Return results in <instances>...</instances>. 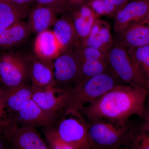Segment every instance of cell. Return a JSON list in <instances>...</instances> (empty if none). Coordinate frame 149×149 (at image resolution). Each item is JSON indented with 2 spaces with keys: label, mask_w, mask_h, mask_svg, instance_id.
<instances>
[{
  "label": "cell",
  "mask_w": 149,
  "mask_h": 149,
  "mask_svg": "<svg viewBox=\"0 0 149 149\" xmlns=\"http://www.w3.org/2000/svg\"><path fill=\"white\" fill-rule=\"evenodd\" d=\"M79 62L82 78L81 85L87 79L106 72L110 68L107 59L85 60Z\"/></svg>",
  "instance_id": "7402d4cb"
},
{
  "label": "cell",
  "mask_w": 149,
  "mask_h": 149,
  "mask_svg": "<svg viewBox=\"0 0 149 149\" xmlns=\"http://www.w3.org/2000/svg\"><path fill=\"white\" fill-rule=\"evenodd\" d=\"M148 93L146 88L119 85L79 110L89 122L104 120L125 126L131 116L142 117Z\"/></svg>",
  "instance_id": "6da1fadb"
},
{
  "label": "cell",
  "mask_w": 149,
  "mask_h": 149,
  "mask_svg": "<svg viewBox=\"0 0 149 149\" xmlns=\"http://www.w3.org/2000/svg\"><path fill=\"white\" fill-rule=\"evenodd\" d=\"M28 55L13 50L0 52V88L30 83Z\"/></svg>",
  "instance_id": "277c9868"
},
{
  "label": "cell",
  "mask_w": 149,
  "mask_h": 149,
  "mask_svg": "<svg viewBox=\"0 0 149 149\" xmlns=\"http://www.w3.org/2000/svg\"><path fill=\"white\" fill-rule=\"evenodd\" d=\"M142 118L143 121L141 127L143 130L149 133V101L146 102Z\"/></svg>",
  "instance_id": "f546056e"
},
{
  "label": "cell",
  "mask_w": 149,
  "mask_h": 149,
  "mask_svg": "<svg viewBox=\"0 0 149 149\" xmlns=\"http://www.w3.org/2000/svg\"><path fill=\"white\" fill-rule=\"evenodd\" d=\"M30 9L0 1V32L27 17Z\"/></svg>",
  "instance_id": "44dd1931"
},
{
  "label": "cell",
  "mask_w": 149,
  "mask_h": 149,
  "mask_svg": "<svg viewBox=\"0 0 149 149\" xmlns=\"http://www.w3.org/2000/svg\"><path fill=\"white\" fill-rule=\"evenodd\" d=\"M114 17V32L118 34L132 24L149 18V0H130Z\"/></svg>",
  "instance_id": "30bf717a"
},
{
  "label": "cell",
  "mask_w": 149,
  "mask_h": 149,
  "mask_svg": "<svg viewBox=\"0 0 149 149\" xmlns=\"http://www.w3.org/2000/svg\"><path fill=\"white\" fill-rule=\"evenodd\" d=\"M33 90L32 100L44 110L56 113L65 109L72 93L54 87Z\"/></svg>",
  "instance_id": "8fae6325"
},
{
  "label": "cell",
  "mask_w": 149,
  "mask_h": 149,
  "mask_svg": "<svg viewBox=\"0 0 149 149\" xmlns=\"http://www.w3.org/2000/svg\"><path fill=\"white\" fill-rule=\"evenodd\" d=\"M59 118V113L44 110L32 99L8 120L19 126L47 128L55 126Z\"/></svg>",
  "instance_id": "9c48e42d"
},
{
  "label": "cell",
  "mask_w": 149,
  "mask_h": 149,
  "mask_svg": "<svg viewBox=\"0 0 149 149\" xmlns=\"http://www.w3.org/2000/svg\"><path fill=\"white\" fill-rule=\"evenodd\" d=\"M0 1L7 2L19 6L29 7V5L31 3L34 2L35 0H0Z\"/></svg>",
  "instance_id": "1f68e13d"
},
{
  "label": "cell",
  "mask_w": 149,
  "mask_h": 149,
  "mask_svg": "<svg viewBox=\"0 0 149 149\" xmlns=\"http://www.w3.org/2000/svg\"><path fill=\"white\" fill-rule=\"evenodd\" d=\"M5 141L0 136V149H5L3 142Z\"/></svg>",
  "instance_id": "836d02e7"
},
{
  "label": "cell",
  "mask_w": 149,
  "mask_h": 149,
  "mask_svg": "<svg viewBox=\"0 0 149 149\" xmlns=\"http://www.w3.org/2000/svg\"><path fill=\"white\" fill-rule=\"evenodd\" d=\"M52 30L61 47L62 53L73 48L75 42V32L68 15L63 14L58 18Z\"/></svg>",
  "instance_id": "ffe728a7"
},
{
  "label": "cell",
  "mask_w": 149,
  "mask_h": 149,
  "mask_svg": "<svg viewBox=\"0 0 149 149\" xmlns=\"http://www.w3.org/2000/svg\"><path fill=\"white\" fill-rule=\"evenodd\" d=\"M107 56L110 68L118 79L128 85L148 90L146 80L127 48L114 42Z\"/></svg>",
  "instance_id": "5b68a950"
},
{
  "label": "cell",
  "mask_w": 149,
  "mask_h": 149,
  "mask_svg": "<svg viewBox=\"0 0 149 149\" xmlns=\"http://www.w3.org/2000/svg\"><path fill=\"white\" fill-rule=\"evenodd\" d=\"M54 126L60 138L76 149H92L88 123L79 110H64Z\"/></svg>",
  "instance_id": "3957f363"
},
{
  "label": "cell",
  "mask_w": 149,
  "mask_h": 149,
  "mask_svg": "<svg viewBox=\"0 0 149 149\" xmlns=\"http://www.w3.org/2000/svg\"><path fill=\"white\" fill-rule=\"evenodd\" d=\"M92 149H97V148H93Z\"/></svg>",
  "instance_id": "d590c367"
},
{
  "label": "cell",
  "mask_w": 149,
  "mask_h": 149,
  "mask_svg": "<svg viewBox=\"0 0 149 149\" xmlns=\"http://www.w3.org/2000/svg\"><path fill=\"white\" fill-rule=\"evenodd\" d=\"M105 7L106 16L114 17L116 12L113 0H102Z\"/></svg>",
  "instance_id": "f1b7e54d"
},
{
  "label": "cell",
  "mask_w": 149,
  "mask_h": 149,
  "mask_svg": "<svg viewBox=\"0 0 149 149\" xmlns=\"http://www.w3.org/2000/svg\"><path fill=\"white\" fill-rule=\"evenodd\" d=\"M0 136L13 149H49L35 128L19 126L8 119L0 126Z\"/></svg>",
  "instance_id": "ba28073f"
},
{
  "label": "cell",
  "mask_w": 149,
  "mask_h": 149,
  "mask_svg": "<svg viewBox=\"0 0 149 149\" xmlns=\"http://www.w3.org/2000/svg\"><path fill=\"white\" fill-rule=\"evenodd\" d=\"M89 0H64L66 14L72 12L88 3Z\"/></svg>",
  "instance_id": "83f0119b"
},
{
  "label": "cell",
  "mask_w": 149,
  "mask_h": 149,
  "mask_svg": "<svg viewBox=\"0 0 149 149\" xmlns=\"http://www.w3.org/2000/svg\"><path fill=\"white\" fill-rule=\"evenodd\" d=\"M34 2L36 5L50 8L57 13H66L64 0H35Z\"/></svg>",
  "instance_id": "484cf974"
},
{
  "label": "cell",
  "mask_w": 149,
  "mask_h": 149,
  "mask_svg": "<svg viewBox=\"0 0 149 149\" xmlns=\"http://www.w3.org/2000/svg\"><path fill=\"white\" fill-rule=\"evenodd\" d=\"M130 1V0H113L116 12L122 8Z\"/></svg>",
  "instance_id": "d6a6232c"
},
{
  "label": "cell",
  "mask_w": 149,
  "mask_h": 149,
  "mask_svg": "<svg viewBox=\"0 0 149 149\" xmlns=\"http://www.w3.org/2000/svg\"><path fill=\"white\" fill-rule=\"evenodd\" d=\"M67 14L71 18L75 32L74 47L81 46L88 38L97 19L95 15L88 4Z\"/></svg>",
  "instance_id": "9a60e30c"
},
{
  "label": "cell",
  "mask_w": 149,
  "mask_h": 149,
  "mask_svg": "<svg viewBox=\"0 0 149 149\" xmlns=\"http://www.w3.org/2000/svg\"><path fill=\"white\" fill-rule=\"evenodd\" d=\"M115 43L125 48L149 45V18L128 26L117 34Z\"/></svg>",
  "instance_id": "4fadbf2b"
},
{
  "label": "cell",
  "mask_w": 149,
  "mask_h": 149,
  "mask_svg": "<svg viewBox=\"0 0 149 149\" xmlns=\"http://www.w3.org/2000/svg\"><path fill=\"white\" fill-rule=\"evenodd\" d=\"M118 148H116V149H118Z\"/></svg>",
  "instance_id": "e575fe53"
},
{
  "label": "cell",
  "mask_w": 149,
  "mask_h": 149,
  "mask_svg": "<svg viewBox=\"0 0 149 149\" xmlns=\"http://www.w3.org/2000/svg\"><path fill=\"white\" fill-rule=\"evenodd\" d=\"M56 13L45 6L36 5L30 8L27 23L32 33L37 35L53 27L58 19Z\"/></svg>",
  "instance_id": "ac0fdd59"
},
{
  "label": "cell",
  "mask_w": 149,
  "mask_h": 149,
  "mask_svg": "<svg viewBox=\"0 0 149 149\" xmlns=\"http://www.w3.org/2000/svg\"><path fill=\"white\" fill-rule=\"evenodd\" d=\"M44 133L49 149H76L60 138L54 126L45 128Z\"/></svg>",
  "instance_id": "d4e9b609"
},
{
  "label": "cell",
  "mask_w": 149,
  "mask_h": 149,
  "mask_svg": "<svg viewBox=\"0 0 149 149\" xmlns=\"http://www.w3.org/2000/svg\"><path fill=\"white\" fill-rule=\"evenodd\" d=\"M8 119V115L6 111L4 104L1 96L0 90V126Z\"/></svg>",
  "instance_id": "4dcf8cb0"
},
{
  "label": "cell",
  "mask_w": 149,
  "mask_h": 149,
  "mask_svg": "<svg viewBox=\"0 0 149 149\" xmlns=\"http://www.w3.org/2000/svg\"><path fill=\"white\" fill-rule=\"evenodd\" d=\"M114 43L109 24L97 18L88 38L81 46L93 47L107 54Z\"/></svg>",
  "instance_id": "d6986e66"
},
{
  "label": "cell",
  "mask_w": 149,
  "mask_h": 149,
  "mask_svg": "<svg viewBox=\"0 0 149 149\" xmlns=\"http://www.w3.org/2000/svg\"><path fill=\"white\" fill-rule=\"evenodd\" d=\"M118 80L110 68L106 72L87 79L71 93L65 109L79 110L120 85Z\"/></svg>",
  "instance_id": "7a4b0ae2"
},
{
  "label": "cell",
  "mask_w": 149,
  "mask_h": 149,
  "mask_svg": "<svg viewBox=\"0 0 149 149\" xmlns=\"http://www.w3.org/2000/svg\"><path fill=\"white\" fill-rule=\"evenodd\" d=\"M127 142L129 149H149V133L141 126L135 128L132 126Z\"/></svg>",
  "instance_id": "cb8c5ba5"
},
{
  "label": "cell",
  "mask_w": 149,
  "mask_h": 149,
  "mask_svg": "<svg viewBox=\"0 0 149 149\" xmlns=\"http://www.w3.org/2000/svg\"><path fill=\"white\" fill-rule=\"evenodd\" d=\"M32 32L27 22L19 21L0 32V52L13 50L26 42Z\"/></svg>",
  "instance_id": "2e32d148"
},
{
  "label": "cell",
  "mask_w": 149,
  "mask_h": 149,
  "mask_svg": "<svg viewBox=\"0 0 149 149\" xmlns=\"http://www.w3.org/2000/svg\"><path fill=\"white\" fill-rule=\"evenodd\" d=\"M88 4L94 12L97 18L106 15L104 6L102 0H89Z\"/></svg>",
  "instance_id": "4316f807"
},
{
  "label": "cell",
  "mask_w": 149,
  "mask_h": 149,
  "mask_svg": "<svg viewBox=\"0 0 149 149\" xmlns=\"http://www.w3.org/2000/svg\"><path fill=\"white\" fill-rule=\"evenodd\" d=\"M53 65L54 88L72 92L81 85L80 63L72 49L59 56Z\"/></svg>",
  "instance_id": "52a82bcc"
},
{
  "label": "cell",
  "mask_w": 149,
  "mask_h": 149,
  "mask_svg": "<svg viewBox=\"0 0 149 149\" xmlns=\"http://www.w3.org/2000/svg\"><path fill=\"white\" fill-rule=\"evenodd\" d=\"M127 49L146 78L149 91V45L141 47Z\"/></svg>",
  "instance_id": "603a6c76"
},
{
  "label": "cell",
  "mask_w": 149,
  "mask_h": 149,
  "mask_svg": "<svg viewBox=\"0 0 149 149\" xmlns=\"http://www.w3.org/2000/svg\"><path fill=\"white\" fill-rule=\"evenodd\" d=\"M88 134L93 148L116 149L127 143L132 126H119L104 120L89 122Z\"/></svg>",
  "instance_id": "8992f818"
},
{
  "label": "cell",
  "mask_w": 149,
  "mask_h": 149,
  "mask_svg": "<svg viewBox=\"0 0 149 149\" xmlns=\"http://www.w3.org/2000/svg\"><path fill=\"white\" fill-rule=\"evenodd\" d=\"M33 52L39 58L48 61H54L62 54L61 47L53 31L50 29L37 34Z\"/></svg>",
  "instance_id": "e0dca14e"
},
{
  "label": "cell",
  "mask_w": 149,
  "mask_h": 149,
  "mask_svg": "<svg viewBox=\"0 0 149 149\" xmlns=\"http://www.w3.org/2000/svg\"><path fill=\"white\" fill-rule=\"evenodd\" d=\"M0 90L8 119L18 112L26 102L32 99L34 92L31 83L10 88H0Z\"/></svg>",
  "instance_id": "5bb4252c"
},
{
  "label": "cell",
  "mask_w": 149,
  "mask_h": 149,
  "mask_svg": "<svg viewBox=\"0 0 149 149\" xmlns=\"http://www.w3.org/2000/svg\"><path fill=\"white\" fill-rule=\"evenodd\" d=\"M30 61V83L33 89L53 87V61L38 58L35 54H28Z\"/></svg>",
  "instance_id": "7c38bea8"
}]
</instances>
